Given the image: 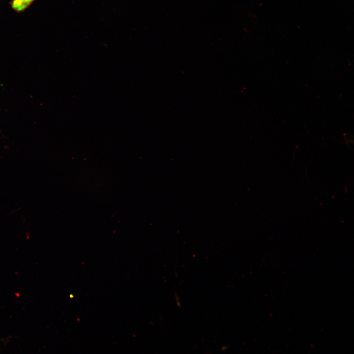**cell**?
Returning a JSON list of instances; mask_svg holds the SVG:
<instances>
[{
	"label": "cell",
	"instance_id": "cell-1",
	"mask_svg": "<svg viewBox=\"0 0 354 354\" xmlns=\"http://www.w3.org/2000/svg\"><path fill=\"white\" fill-rule=\"evenodd\" d=\"M34 0H13L12 7L17 12H22L28 8Z\"/></svg>",
	"mask_w": 354,
	"mask_h": 354
}]
</instances>
